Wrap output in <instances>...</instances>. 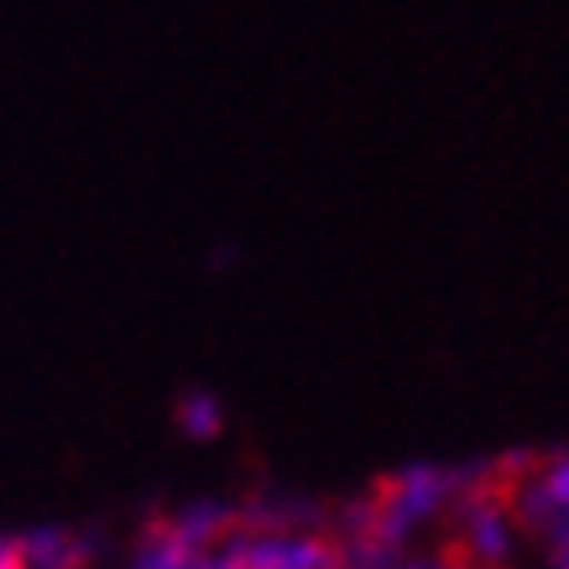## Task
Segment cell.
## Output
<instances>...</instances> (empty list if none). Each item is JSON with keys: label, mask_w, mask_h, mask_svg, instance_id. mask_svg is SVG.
Listing matches in <instances>:
<instances>
[{"label": "cell", "mask_w": 569, "mask_h": 569, "mask_svg": "<svg viewBox=\"0 0 569 569\" xmlns=\"http://www.w3.org/2000/svg\"><path fill=\"white\" fill-rule=\"evenodd\" d=\"M335 569H366V565H346V559H340V565H335Z\"/></svg>", "instance_id": "9"}, {"label": "cell", "mask_w": 569, "mask_h": 569, "mask_svg": "<svg viewBox=\"0 0 569 569\" xmlns=\"http://www.w3.org/2000/svg\"><path fill=\"white\" fill-rule=\"evenodd\" d=\"M193 565H199V549L178 533L173 522L147 528L141 543H137V553H131V569H193Z\"/></svg>", "instance_id": "5"}, {"label": "cell", "mask_w": 569, "mask_h": 569, "mask_svg": "<svg viewBox=\"0 0 569 569\" xmlns=\"http://www.w3.org/2000/svg\"><path fill=\"white\" fill-rule=\"evenodd\" d=\"M543 538H549V569H569V522H553Z\"/></svg>", "instance_id": "6"}, {"label": "cell", "mask_w": 569, "mask_h": 569, "mask_svg": "<svg viewBox=\"0 0 569 569\" xmlns=\"http://www.w3.org/2000/svg\"><path fill=\"white\" fill-rule=\"evenodd\" d=\"M501 486H507V501H512L522 528L549 533L553 522H569V449L538 460V466H512V476Z\"/></svg>", "instance_id": "3"}, {"label": "cell", "mask_w": 569, "mask_h": 569, "mask_svg": "<svg viewBox=\"0 0 569 569\" xmlns=\"http://www.w3.org/2000/svg\"><path fill=\"white\" fill-rule=\"evenodd\" d=\"M17 553L27 569H84L89 543L69 528H37V533L17 538Z\"/></svg>", "instance_id": "4"}, {"label": "cell", "mask_w": 569, "mask_h": 569, "mask_svg": "<svg viewBox=\"0 0 569 569\" xmlns=\"http://www.w3.org/2000/svg\"><path fill=\"white\" fill-rule=\"evenodd\" d=\"M0 569H27V565H21V553H17V543H6V553H0Z\"/></svg>", "instance_id": "8"}, {"label": "cell", "mask_w": 569, "mask_h": 569, "mask_svg": "<svg viewBox=\"0 0 569 569\" xmlns=\"http://www.w3.org/2000/svg\"><path fill=\"white\" fill-rule=\"evenodd\" d=\"M497 486L501 481L481 476L466 497L455 501V559H466L470 569H507L512 553H518L522 522Z\"/></svg>", "instance_id": "1"}, {"label": "cell", "mask_w": 569, "mask_h": 569, "mask_svg": "<svg viewBox=\"0 0 569 569\" xmlns=\"http://www.w3.org/2000/svg\"><path fill=\"white\" fill-rule=\"evenodd\" d=\"M392 569H470V565L455 559V553H423V559H397Z\"/></svg>", "instance_id": "7"}, {"label": "cell", "mask_w": 569, "mask_h": 569, "mask_svg": "<svg viewBox=\"0 0 569 569\" xmlns=\"http://www.w3.org/2000/svg\"><path fill=\"white\" fill-rule=\"evenodd\" d=\"M230 569H335L340 565V543H329L313 528H261L241 522L236 533L220 543Z\"/></svg>", "instance_id": "2"}]
</instances>
